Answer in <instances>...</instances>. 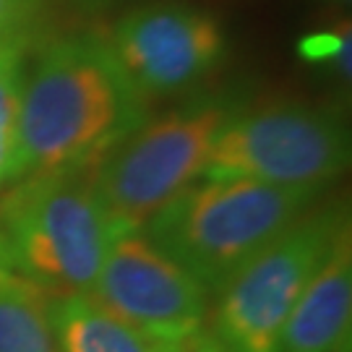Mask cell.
<instances>
[{
  "label": "cell",
  "instance_id": "obj_4",
  "mask_svg": "<svg viewBox=\"0 0 352 352\" xmlns=\"http://www.w3.org/2000/svg\"><path fill=\"white\" fill-rule=\"evenodd\" d=\"M227 115L222 102H193L141 123L104 157L94 170V190L118 235L144 230L164 204L201 180Z\"/></svg>",
  "mask_w": 352,
  "mask_h": 352
},
{
  "label": "cell",
  "instance_id": "obj_5",
  "mask_svg": "<svg viewBox=\"0 0 352 352\" xmlns=\"http://www.w3.org/2000/svg\"><path fill=\"white\" fill-rule=\"evenodd\" d=\"M347 162V131L337 115L277 102L227 115L201 177H245L316 193L340 177Z\"/></svg>",
  "mask_w": 352,
  "mask_h": 352
},
{
  "label": "cell",
  "instance_id": "obj_11",
  "mask_svg": "<svg viewBox=\"0 0 352 352\" xmlns=\"http://www.w3.org/2000/svg\"><path fill=\"white\" fill-rule=\"evenodd\" d=\"M50 298L13 272L0 274V352H55Z\"/></svg>",
  "mask_w": 352,
  "mask_h": 352
},
{
  "label": "cell",
  "instance_id": "obj_16",
  "mask_svg": "<svg viewBox=\"0 0 352 352\" xmlns=\"http://www.w3.org/2000/svg\"><path fill=\"white\" fill-rule=\"evenodd\" d=\"M8 266H6V248H3V232H0V274L6 272Z\"/></svg>",
  "mask_w": 352,
  "mask_h": 352
},
{
  "label": "cell",
  "instance_id": "obj_15",
  "mask_svg": "<svg viewBox=\"0 0 352 352\" xmlns=\"http://www.w3.org/2000/svg\"><path fill=\"white\" fill-rule=\"evenodd\" d=\"M162 352H230L219 340H214V334L206 331H196L190 337H183L177 342H167Z\"/></svg>",
  "mask_w": 352,
  "mask_h": 352
},
{
  "label": "cell",
  "instance_id": "obj_10",
  "mask_svg": "<svg viewBox=\"0 0 352 352\" xmlns=\"http://www.w3.org/2000/svg\"><path fill=\"white\" fill-rule=\"evenodd\" d=\"M55 352H162L167 342H157L107 314L89 295L50 302Z\"/></svg>",
  "mask_w": 352,
  "mask_h": 352
},
{
  "label": "cell",
  "instance_id": "obj_6",
  "mask_svg": "<svg viewBox=\"0 0 352 352\" xmlns=\"http://www.w3.org/2000/svg\"><path fill=\"white\" fill-rule=\"evenodd\" d=\"M347 225L342 212L300 217L219 289L214 340L230 352H279V340L316 269Z\"/></svg>",
  "mask_w": 352,
  "mask_h": 352
},
{
  "label": "cell",
  "instance_id": "obj_7",
  "mask_svg": "<svg viewBox=\"0 0 352 352\" xmlns=\"http://www.w3.org/2000/svg\"><path fill=\"white\" fill-rule=\"evenodd\" d=\"M206 289L141 230L120 232L104 256L89 298L157 342L201 331Z\"/></svg>",
  "mask_w": 352,
  "mask_h": 352
},
{
  "label": "cell",
  "instance_id": "obj_8",
  "mask_svg": "<svg viewBox=\"0 0 352 352\" xmlns=\"http://www.w3.org/2000/svg\"><path fill=\"white\" fill-rule=\"evenodd\" d=\"M104 47L146 102L204 78L225 52V34L209 13L186 6H149L123 16Z\"/></svg>",
  "mask_w": 352,
  "mask_h": 352
},
{
  "label": "cell",
  "instance_id": "obj_12",
  "mask_svg": "<svg viewBox=\"0 0 352 352\" xmlns=\"http://www.w3.org/2000/svg\"><path fill=\"white\" fill-rule=\"evenodd\" d=\"M24 84V45L0 47V190L21 177L19 102Z\"/></svg>",
  "mask_w": 352,
  "mask_h": 352
},
{
  "label": "cell",
  "instance_id": "obj_14",
  "mask_svg": "<svg viewBox=\"0 0 352 352\" xmlns=\"http://www.w3.org/2000/svg\"><path fill=\"white\" fill-rule=\"evenodd\" d=\"M37 0H0V47L24 45V32Z\"/></svg>",
  "mask_w": 352,
  "mask_h": 352
},
{
  "label": "cell",
  "instance_id": "obj_13",
  "mask_svg": "<svg viewBox=\"0 0 352 352\" xmlns=\"http://www.w3.org/2000/svg\"><path fill=\"white\" fill-rule=\"evenodd\" d=\"M300 52L308 60H334L344 76H350V29L334 32V34H314V37L302 39Z\"/></svg>",
  "mask_w": 352,
  "mask_h": 352
},
{
  "label": "cell",
  "instance_id": "obj_3",
  "mask_svg": "<svg viewBox=\"0 0 352 352\" xmlns=\"http://www.w3.org/2000/svg\"><path fill=\"white\" fill-rule=\"evenodd\" d=\"M314 196L245 177H201L164 204L141 232L206 292H219L240 266L300 219Z\"/></svg>",
  "mask_w": 352,
  "mask_h": 352
},
{
  "label": "cell",
  "instance_id": "obj_2",
  "mask_svg": "<svg viewBox=\"0 0 352 352\" xmlns=\"http://www.w3.org/2000/svg\"><path fill=\"white\" fill-rule=\"evenodd\" d=\"M8 272L50 300L89 295L118 238L94 190V170L24 175L0 199Z\"/></svg>",
  "mask_w": 352,
  "mask_h": 352
},
{
  "label": "cell",
  "instance_id": "obj_9",
  "mask_svg": "<svg viewBox=\"0 0 352 352\" xmlns=\"http://www.w3.org/2000/svg\"><path fill=\"white\" fill-rule=\"evenodd\" d=\"M350 314L352 245L350 230L344 225L292 308L279 340V352H337L350 334Z\"/></svg>",
  "mask_w": 352,
  "mask_h": 352
},
{
  "label": "cell",
  "instance_id": "obj_1",
  "mask_svg": "<svg viewBox=\"0 0 352 352\" xmlns=\"http://www.w3.org/2000/svg\"><path fill=\"white\" fill-rule=\"evenodd\" d=\"M144 107L104 42L74 37L45 47L21 84V177L97 170L144 123Z\"/></svg>",
  "mask_w": 352,
  "mask_h": 352
}]
</instances>
